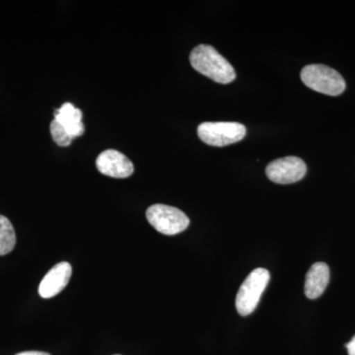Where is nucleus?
Instances as JSON below:
<instances>
[{"mask_svg": "<svg viewBox=\"0 0 355 355\" xmlns=\"http://www.w3.org/2000/svg\"><path fill=\"white\" fill-rule=\"evenodd\" d=\"M191 67L202 76L217 83L228 84L236 78V72L230 62L209 44H200L191 51Z\"/></svg>", "mask_w": 355, "mask_h": 355, "instance_id": "obj_1", "label": "nucleus"}, {"mask_svg": "<svg viewBox=\"0 0 355 355\" xmlns=\"http://www.w3.org/2000/svg\"><path fill=\"white\" fill-rule=\"evenodd\" d=\"M301 79L307 87L329 96H338L345 90V81L336 70L324 64L303 67Z\"/></svg>", "mask_w": 355, "mask_h": 355, "instance_id": "obj_2", "label": "nucleus"}, {"mask_svg": "<svg viewBox=\"0 0 355 355\" xmlns=\"http://www.w3.org/2000/svg\"><path fill=\"white\" fill-rule=\"evenodd\" d=\"M246 133V127L236 121H205L198 128V137L210 146H230L244 139Z\"/></svg>", "mask_w": 355, "mask_h": 355, "instance_id": "obj_3", "label": "nucleus"}, {"mask_svg": "<svg viewBox=\"0 0 355 355\" xmlns=\"http://www.w3.org/2000/svg\"><path fill=\"white\" fill-rule=\"evenodd\" d=\"M270 279L268 270L261 268H256L248 275L236 296V309L241 316H248L254 312Z\"/></svg>", "mask_w": 355, "mask_h": 355, "instance_id": "obj_4", "label": "nucleus"}, {"mask_svg": "<svg viewBox=\"0 0 355 355\" xmlns=\"http://www.w3.org/2000/svg\"><path fill=\"white\" fill-rule=\"evenodd\" d=\"M146 218L158 232L172 236L183 232L190 225V219L182 210L165 205H151Z\"/></svg>", "mask_w": 355, "mask_h": 355, "instance_id": "obj_5", "label": "nucleus"}, {"mask_svg": "<svg viewBox=\"0 0 355 355\" xmlns=\"http://www.w3.org/2000/svg\"><path fill=\"white\" fill-rule=\"evenodd\" d=\"M266 176L273 183L288 184L296 183L304 178L307 166L296 156L277 159L266 166Z\"/></svg>", "mask_w": 355, "mask_h": 355, "instance_id": "obj_6", "label": "nucleus"}, {"mask_svg": "<svg viewBox=\"0 0 355 355\" xmlns=\"http://www.w3.org/2000/svg\"><path fill=\"white\" fill-rule=\"evenodd\" d=\"M96 166L103 175L116 179L130 177L135 172L132 161L125 154L114 149L103 151L96 160Z\"/></svg>", "mask_w": 355, "mask_h": 355, "instance_id": "obj_7", "label": "nucleus"}, {"mask_svg": "<svg viewBox=\"0 0 355 355\" xmlns=\"http://www.w3.org/2000/svg\"><path fill=\"white\" fill-rule=\"evenodd\" d=\"M72 268L67 261L58 263L44 275L39 286V294L42 298L55 297L69 284L71 277Z\"/></svg>", "mask_w": 355, "mask_h": 355, "instance_id": "obj_8", "label": "nucleus"}, {"mask_svg": "<svg viewBox=\"0 0 355 355\" xmlns=\"http://www.w3.org/2000/svg\"><path fill=\"white\" fill-rule=\"evenodd\" d=\"M330 282V268L324 263H314L307 275L305 282V295L309 299L319 298L326 291Z\"/></svg>", "mask_w": 355, "mask_h": 355, "instance_id": "obj_9", "label": "nucleus"}, {"mask_svg": "<svg viewBox=\"0 0 355 355\" xmlns=\"http://www.w3.org/2000/svg\"><path fill=\"white\" fill-rule=\"evenodd\" d=\"M55 120L65 128L73 139L81 137L85 132L83 112L76 108L71 103H65L60 109L55 110Z\"/></svg>", "mask_w": 355, "mask_h": 355, "instance_id": "obj_10", "label": "nucleus"}, {"mask_svg": "<svg viewBox=\"0 0 355 355\" xmlns=\"http://www.w3.org/2000/svg\"><path fill=\"white\" fill-rule=\"evenodd\" d=\"M16 245L13 225L6 216H0V256L10 253Z\"/></svg>", "mask_w": 355, "mask_h": 355, "instance_id": "obj_11", "label": "nucleus"}, {"mask_svg": "<svg viewBox=\"0 0 355 355\" xmlns=\"http://www.w3.org/2000/svg\"><path fill=\"white\" fill-rule=\"evenodd\" d=\"M51 135L53 137V141L58 144V146L67 147L71 144L72 139L71 135L65 130V128L58 123V121L53 120L51 123Z\"/></svg>", "mask_w": 355, "mask_h": 355, "instance_id": "obj_12", "label": "nucleus"}, {"mask_svg": "<svg viewBox=\"0 0 355 355\" xmlns=\"http://www.w3.org/2000/svg\"><path fill=\"white\" fill-rule=\"evenodd\" d=\"M347 349L349 350V355H355V336L354 338L347 345Z\"/></svg>", "mask_w": 355, "mask_h": 355, "instance_id": "obj_13", "label": "nucleus"}, {"mask_svg": "<svg viewBox=\"0 0 355 355\" xmlns=\"http://www.w3.org/2000/svg\"><path fill=\"white\" fill-rule=\"evenodd\" d=\"M16 355H51V354H46V352H20V354H18Z\"/></svg>", "mask_w": 355, "mask_h": 355, "instance_id": "obj_14", "label": "nucleus"}, {"mask_svg": "<svg viewBox=\"0 0 355 355\" xmlns=\"http://www.w3.org/2000/svg\"><path fill=\"white\" fill-rule=\"evenodd\" d=\"M116 355H119V354H116Z\"/></svg>", "mask_w": 355, "mask_h": 355, "instance_id": "obj_15", "label": "nucleus"}]
</instances>
